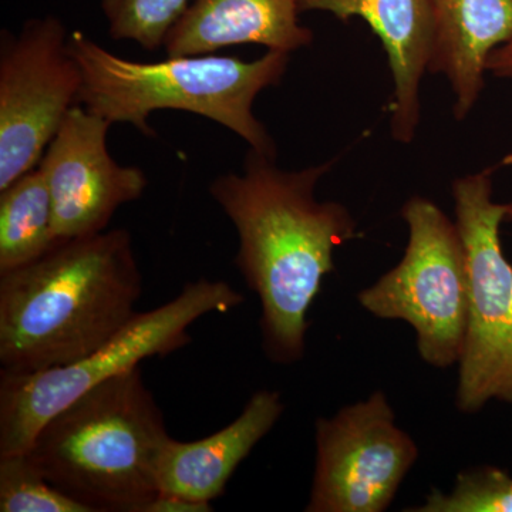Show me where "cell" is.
Listing matches in <instances>:
<instances>
[{"instance_id":"cell-9","label":"cell","mask_w":512,"mask_h":512,"mask_svg":"<svg viewBox=\"0 0 512 512\" xmlns=\"http://www.w3.org/2000/svg\"><path fill=\"white\" fill-rule=\"evenodd\" d=\"M315 471L306 512H383L419 458L384 392L315 424Z\"/></svg>"},{"instance_id":"cell-17","label":"cell","mask_w":512,"mask_h":512,"mask_svg":"<svg viewBox=\"0 0 512 512\" xmlns=\"http://www.w3.org/2000/svg\"><path fill=\"white\" fill-rule=\"evenodd\" d=\"M191 0H100L114 40H130L147 52L164 46L165 36L184 15Z\"/></svg>"},{"instance_id":"cell-19","label":"cell","mask_w":512,"mask_h":512,"mask_svg":"<svg viewBox=\"0 0 512 512\" xmlns=\"http://www.w3.org/2000/svg\"><path fill=\"white\" fill-rule=\"evenodd\" d=\"M211 503L192 501L180 495L158 493L143 512H210Z\"/></svg>"},{"instance_id":"cell-7","label":"cell","mask_w":512,"mask_h":512,"mask_svg":"<svg viewBox=\"0 0 512 512\" xmlns=\"http://www.w3.org/2000/svg\"><path fill=\"white\" fill-rule=\"evenodd\" d=\"M500 167L461 175L451 184L470 278L456 392L457 409L466 414L494 400L512 404V265L501 242L507 204L494 201V174Z\"/></svg>"},{"instance_id":"cell-20","label":"cell","mask_w":512,"mask_h":512,"mask_svg":"<svg viewBox=\"0 0 512 512\" xmlns=\"http://www.w3.org/2000/svg\"><path fill=\"white\" fill-rule=\"evenodd\" d=\"M487 73L512 82V40L495 49L488 57Z\"/></svg>"},{"instance_id":"cell-6","label":"cell","mask_w":512,"mask_h":512,"mask_svg":"<svg viewBox=\"0 0 512 512\" xmlns=\"http://www.w3.org/2000/svg\"><path fill=\"white\" fill-rule=\"evenodd\" d=\"M409 239L399 264L357 295L379 319L403 320L417 352L436 369L458 365L466 339L470 278L456 221L436 202L413 195L402 212Z\"/></svg>"},{"instance_id":"cell-16","label":"cell","mask_w":512,"mask_h":512,"mask_svg":"<svg viewBox=\"0 0 512 512\" xmlns=\"http://www.w3.org/2000/svg\"><path fill=\"white\" fill-rule=\"evenodd\" d=\"M407 512H512V473L494 466L461 471L450 491L433 490Z\"/></svg>"},{"instance_id":"cell-13","label":"cell","mask_w":512,"mask_h":512,"mask_svg":"<svg viewBox=\"0 0 512 512\" xmlns=\"http://www.w3.org/2000/svg\"><path fill=\"white\" fill-rule=\"evenodd\" d=\"M301 13V0H191L163 49L167 56H195L259 45L292 55L315 40Z\"/></svg>"},{"instance_id":"cell-15","label":"cell","mask_w":512,"mask_h":512,"mask_svg":"<svg viewBox=\"0 0 512 512\" xmlns=\"http://www.w3.org/2000/svg\"><path fill=\"white\" fill-rule=\"evenodd\" d=\"M59 242L49 187L36 167L0 191V274L32 264Z\"/></svg>"},{"instance_id":"cell-8","label":"cell","mask_w":512,"mask_h":512,"mask_svg":"<svg viewBox=\"0 0 512 512\" xmlns=\"http://www.w3.org/2000/svg\"><path fill=\"white\" fill-rule=\"evenodd\" d=\"M53 15L0 35V191L39 165L79 100L82 70Z\"/></svg>"},{"instance_id":"cell-21","label":"cell","mask_w":512,"mask_h":512,"mask_svg":"<svg viewBox=\"0 0 512 512\" xmlns=\"http://www.w3.org/2000/svg\"><path fill=\"white\" fill-rule=\"evenodd\" d=\"M507 221H512V201L507 202Z\"/></svg>"},{"instance_id":"cell-12","label":"cell","mask_w":512,"mask_h":512,"mask_svg":"<svg viewBox=\"0 0 512 512\" xmlns=\"http://www.w3.org/2000/svg\"><path fill=\"white\" fill-rule=\"evenodd\" d=\"M285 412L282 394L259 390L241 414L210 437L178 441L170 437L158 464L160 493L211 503L224 494L229 478Z\"/></svg>"},{"instance_id":"cell-5","label":"cell","mask_w":512,"mask_h":512,"mask_svg":"<svg viewBox=\"0 0 512 512\" xmlns=\"http://www.w3.org/2000/svg\"><path fill=\"white\" fill-rule=\"evenodd\" d=\"M244 296L225 281L188 282L170 302L136 318L93 353L36 373L0 372V456L26 453L47 420L77 397L154 356L190 345L188 329L210 313H227Z\"/></svg>"},{"instance_id":"cell-4","label":"cell","mask_w":512,"mask_h":512,"mask_svg":"<svg viewBox=\"0 0 512 512\" xmlns=\"http://www.w3.org/2000/svg\"><path fill=\"white\" fill-rule=\"evenodd\" d=\"M67 49L82 70L77 104L111 124H131L154 137L151 113L187 111L228 128L259 153L278 156L254 103L264 90L281 84L291 53L266 50L251 62L210 53L144 63L114 55L83 32L70 33Z\"/></svg>"},{"instance_id":"cell-2","label":"cell","mask_w":512,"mask_h":512,"mask_svg":"<svg viewBox=\"0 0 512 512\" xmlns=\"http://www.w3.org/2000/svg\"><path fill=\"white\" fill-rule=\"evenodd\" d=\"M143 275L124 228L67 239L0 274V365L36 373L83 359L137 315Z\"/></svg>"},{"instance_id":"cell-14","label":"cell","mask_w":512,"mask_h":512,"mask_svg":"<svg viewBox=\"0 0 512 512\" xmlns=\"http://www.w3.org/2000/svg\"><path fill=\"white\" fill-rule=\"evenodd\" d=\"M431 9L429 73L447 80L454 119L464 121L483 93L488 57L512 40V0H431Z\"/></svg>"},{"instance_id":"cell-3","label":"cell","mask_w":512,"mask_h":512,"mask_svg":"<svg viewBox=\"0 0 512 512\" xmlns=\"http://www.w3.org/2000/svg\"><path fill=\"white\" fill-rule=\"evenodd\" d=\"M170 437L137 366L47 420L26 456L90 512H143L160 493L158 464Z\"/></svg>"},{"instance_id":"cell-10","label":"cell","mask_w":512,"mask_h":512,"mask_svg":"<svg viewBox=\"0 0 512 512\" xmlns=\"http://www.w3.org/2000/svg\"><path fill=\"white\" fill-rule=\"evenodd\" d=\"M111 126L76 104L37 165L49 187L60 241L106 231L116 211L146 191L143 170L120 165L110 156Z\"/></svg>"},{"instance_id":"cell-1","label":"cell","mask_w":512,"mask_h":512,"mask_svg":"<svg viewBox=\"0 0 512 512\" xmlns=\"http://www.w3.org/2000/svg\"><path fill=\"white\" fill-rule=\"evenodd\" d=\"M338 163L336 156L284 170L275 157L249 148L241 173L218 175L208 188L237 229L234 262L261 302L262 349L278 365L305 357L306 316L323 278L335 271V249L359 238L346 205L316 197Z\"/></svg>"},{"instance_id":"cell-18","label":"cell","mask_w":512,"mask_h":512,"mask_svg":"<svg viewBox=\"0 0 512 512\" xmlns=\"http://www.w3.org/2000/svg\"><path fill=\"white\" fill-rule=\"evenodd\" d=\"M0 511L90 512L53 487L26 453L0 456Z\"/></svg>"},{"instance_id":"cell-11","label":"cell","mask_w":512,"mask_h":512,"mask_svg":"<svg viewBox=\"0 0 512 512\" xmlns=\"http://www.w3.org/2000/svg\"><path fill=\"white\" fill-rule=\"evenodd\" d=\"M312 10L342 22L363 20L379 37L393 82L390 133L396 143H413L421 121V82L434 46L431 0H301L302 13Z\"/></svg>"}]
</instances>
